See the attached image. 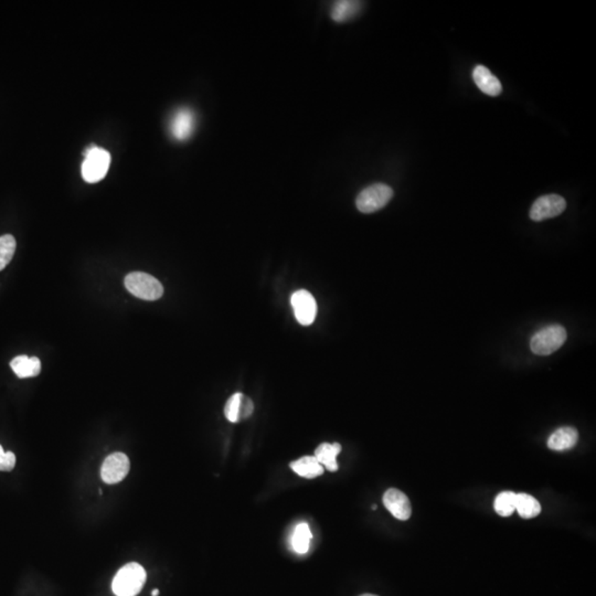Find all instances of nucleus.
<instances>
[{"label":"nucleus","instance_id":"nucleus-1","mask_svg":"<svg viewBox=\"0 0 596 596\" xmlns=\"http://www.w3.org/2000/svg\"><path fill=\"white\" fill-rule=\"evenodd\" d=\"M147 574L140 564H126L117 572L113 580L112 590L116 596H136L142 591Z\"/></svg>","mask_w":596,"mask_h":596},{"label":"nucleus","instance_id":"nucleus-2","mask_svg":"<svg viewBox=\"0 0 596 596\" xmlns=\"http://www.w3.org/2000/svg\"><path fill=\"white\" fill-rule=\"evenodd\" d=\"M125 287L129 293L144 301H157L164 294L162 283L143 272H133L125 277Z\"/></svg>","mask_w":596,"mask_h":596},{"label":"nucleus","instance_id":"nucleus-3","mask_svg":"<svg viewBox=\"0 0 596 596\" xmlns=\"http://www.w3.org/2000/svg\"><path fill=\"white\" fill-rule=\"evenodd\" d=\"M566 341V331L561 325H550L536 331L530 341L532 353L548 355L558 351Z\"/></svg>","mask_w":596,"mask_h":596},{"label":"nucleus","instance_id":"nucleus-4","mask_svg":"<svg viewBox=\"0 0 596 596\" xmlns=\"http://www.w3.org/2000/svg\"><path fill=\"white\" fill-rule=\"evenodd\" d=\"M111 165V155L105 149L91 145L85 152L82 165V177L89 184L99 182L106 176Z\"/></svg>","mask_w":596,"mask_h":596},{"label":"nucleus","instance_id":"nucleus-5","mask_svg":"<svg viewBox=\"0 0 596 596\" xmlns=\"http://www.w3.org/2000/svg\"><path fill=\"white\" fill-rule=\"evenodd\" d=\"M392 197V188L387 184H371L358 194L355 206L363 214H372L387 206Z\"/></svg>","mask_w":596,"mask_h":596},{"label":"nucleus","instance_id":"nucleus-6","mask_svg":"<svg viewBox=\"0 0 596 596\" xmlns=\"http://www.w3.org/2000/svg\"><path fill=\"white\" fill-rule=\"evenodd\" d=\"M566 202L559 194H546L536 199L530 209V218L534 221H543L556 218L565 210Z\"/></svg>","mask_w":596,"mask_h":596},{"label":"nucleus","instance_id":"nucleus-7","mask_svg":"<svg viewBox=\"0 0 596 596\" xmlns=\"http://www.w3.org/2000/svg\"><path fill=\"white\" fill-rule=\"evenodd\" d=\"M292 307L298 323L309 326L314 323L317 315V303L315 298L306 289L295 292L291 297Z\"/></svg>","mask_w":596,"mask_h":596},{"label":"nucleus","instance_id":"nucleus-8","mask_svg":"<svg viewBox=\"0 0 596 596\" xmlns=\"http://www.w3.org/2000/svg\"><path fill=\"white\" fill-rule=\"evenodd\" d=\"M129 460L123 453H114L105 458L101 468L103 482L113 485L122 482L129 472Z\"/></svg>","mask_w":596,"mask_h":596},{"label":"nucleus","instance_id":"nucleus-9","mask_svg":"<svg viewBox=\"0 0 596 596\" xmlns=\"http://www.w3.org/2000/svg\"><path fill=\"white\" fill-rule=\"evenodd\" d=\"M254 411V403L250 397L242 393H234L224 407V415L228 421L238 423L251 416Z\"/></svg>","mask_w":596,"mask_h":596},{"label":"nucleus","instance_id":"nucleus-10","mask_svg":"<svg viewBox=\"0 0 596 596\" xmlns=\"http://www.w3.org/2000/svg\"><path fill=\"white\" fill-rule=\"evenodd\" d=\"M383 504L397 520L405 522L412 514V507L407 495L395 488H391L385 492L383 496Z\"/></svg>","mask_w":596,"mask_h":596},{"label":"nucleus","instance_id":"nucleus-11","mask_svg":"<svg viewBox=\"0 0 596 596\" xmlns=\"http://www.w3.org/2000/svg\"><path fill=\"white\" fill-rule=\"evenodd\" d=\"M194 122H196V118L192 109H180L177 111L170 122V132L172 137L180 142L188 139L194 132Z\"/></svg>","mask_w":596,"mask_h":596},{"label":"nucleus","instance_id":"nucleus-12","mask_svg":"<svg viewBox=\"0 0 596 596\" xmlns=\"http://www.w3.org/2000/svg\"><path fill=\"white\" fill-rule=\"evenodd\" d=\"M473 79L478 89L490 96H498L502 93V87L500 79H497L490 70L484 65H477L473 71Z\"/></svg>","mask_w":596,"mask_h":596},{"label":"nucleus","instance_id":"nucleus-13","mask_svg":"<svg viewBox=\"0 0 596 596\" xmlns=\"http://www.w3.org/2000/svg\"><path fill=\"white\" fill-rule=\"evenodd\" d=\"M578 440H579V433L574 427H561L552 433L548 440V446L550 450L563 452L575 446Z\"/></svg>","mask_w":596,"mask_h":596},{"label":"nucleus","instance_id":"nucleus-14","mask_svg":"<svg viewBox=\"0 0 596 596\" xmlns=\"http://www.w3.org/2000/svg\"><path fill=\"white\" fill-rule=\"evenodd\" d=\"M10 367L20 379L35 377L41 371V361L37 357L18 355L11 360Z\"/></svg>","mask_w":596,"mask_h":596},{"label":"nucleus","instance_id":"nucleus-15","mask_svg":"<svg viewBox=\"0 0 596 596\" xmlns=\"http://www.w3.org/2000/svg\"><path fill=\"white\" fill-rule=\"evenodd\" d=\"M341 452V445L339 443H323L315 450L316 460L329 472H337L338 464L336 458Z\"/></svg>","mask_w":596,"mask_h":596},{"label":"nucleus","instance_id":"nucleus-16","mask_svg":"<svg viewBox=\"0 0 596 596\" xmlns=\"http://www.w3.org/2000/svg\"><path fill=\"white\" fill-rule=\"evenodd\" d=\"M361 7H363V4L360 1H353V0L336 1L331 8V19L338 23H346L360 13Z\"/></svg>","mask_w":596,"mask_h":596},{"label":"nucleus","instance_id":"nucleus-17","mask_svg":"<svg viewBox=\"0 0 596 596\" xmlns=\"http://www.w3.org/2000/svg\"><path fill=\"white\" fill-rule=\"evenodd\" d=\"M291 468L298 476L308 480L321 476L324 473V467L316 460L315 456H304L299 460H294L291 463Z\"/></svg>","mask_w":596,"mask_h":596},{"label":"nucleus","instance_id":"nucleus-18","mask_svg":"<svg viewBox=\"0 0 596 596\" xmlns=\"http://www.w3.org/2000/svg\"><path fill=\"white\" fill-rule=\"evenodd\" d=\"M516 510L524 519H531L541 512V504L534 497L526 494L516 495Z\"/></svg>","mask_w":596,"mask_h":596},{"label":"nucleus","instance_id":"nucleus-19","mask_svg":"<svg viewBox=\"0 0 596 596\" xmlns=\"http://www.w3.org/2000/svg\"><path fill=\"white\" fill-rule=\"evenodd\" d=\"M311 540V532L308 524L305 522L298 524L296 526L295 531H294L293 539H292L293 549L299 554L307 553Z\"/></svg>","mask_w":596,"mask_h":596},{"label":"nucleus","instance_id":"nucleus-20","mask_svg":"<svg viewBox=\"0 0 596 596\" xmlns=\"http://www.w3.org/2000/svg\"><path fill=\"white\" fill-rule=\"evenodd\" d=\"M516 495L512 492H500L494 502L497 514L502 517L512 516L516 510Z\"/></svg>","mask_w":596,"mask_h":596},{"label":"nucleus","instance_id":"nucleus-21","mask_svg":"<svg viewBox=\"0 0 596 596\" xmlns=\"http://www.w3.org/2000/svg\"><path fill=\"white\" fill-rule=\"evenodd\" d=\"M16 238L10 234H5V236H0V271H3L4 268L9 264L11 258L15 254Z\"/></svg>","mask_w":596,"mask_h":596},{"label":"nucleus","instance_id":"nucleus-22","mask_svg":"<svg viewBox=\"0 0 596 596\" xmlns=\"http://www.w3.org/2000/svg\"><path fill=\"white\" fill-rule=\"evenodd\" d=\"M16 465V455L13 452H5L0 445V470L10 472Z\"/></svg>","mask_w":596,"mask_h":596},{"label":"nucleus","instance_id":"nucleus-23","mask_svg":"<svg viewBox=\"0 0 596 596\" xmlns=\"http://www.w3.org/2000/svg\"><path fill=\"white\" fill-rule=\"evenodd\" d=\"M159 595V590H154L152 592V596H158Z\"/></svg>","mask_w":596,"mask_h":596},{"label":"nucleus","instance_id":"nucleus-24","mask_svg":"<svg viewBox=\"0 0 596 596\" xmlns=\"http://www.w3.org/2000/svg\"><path fill=\"white\" fill-rule=\"evenodd\" d=\"M361 596H377V595H373V594H363V595H361Z\"/></svg>","mask_w":596,"mask_h":596},{"label":"nucleus","instance_id":"nucleus-25","mask_svg":"<svg viewBox=\"0 0 596 596\" xmlns=\"http://www.w3.org/2000/svg\"><path fill=\"white\" fill-rule=\"evenodd\" d=\"M372 509H377V504H373Z\"/></svg>","mask_w":596,"mask_h":596}]
</instances>
